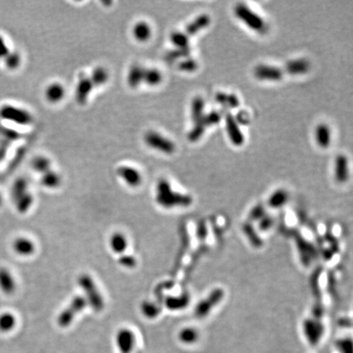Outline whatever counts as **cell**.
Here are the masks:
<instances>
[{"label": "cell", "instance_id": "6da1fadb", "mask_svg": "<svg viewBox=\"0 0 353 353\" xmlns=\"http://www.w3.org/2000/svg\"><path fill=\"white\" fill-rule=\"evenodd\" d=\"M156 200L165 209L175 207H188L192 203L190 195L175 192L166 179H160L156 186Z\"/></svg>", "mask_w": 353, "mask_h": 353}, {"label": "cell", "instance_id": "7a4b0ae2", "mask_svg": "<svg viewBox=\"0 0 353 353\" xmlns=\"http://www.w3.org/2000/svg\"><path fill=\"white\" fill-rule=\"evenodd\" d=\"M78 284L85 292L86 301L95 312H101L104 308V301L94 280L88 274H81L78 278Z\"/></svg>", "mask_w": 353, "mask_h": 353}, {"label": "cell", "instance_id": "3957f363", "mask_svg": "<svg viewBox=\"0 0 353 353\" xmlns=\"http://www.w3.org/2000/svg\"><path fill=\"white\" fill-rule=\"evenodd\" d=\"M0 119L21 126L30 125L33 122L32 115L28 110L11 104L0 106Z\"/></svg>", "mask_w": 353, "mask_h": 353}, {"label": "cell", "instance_id": "277c9868", "mask_svg": "<svg viewBox=\"0 0 353 353\" xmlns=\"http://www.w3.org/2000/svg\"><path fill=\"white\" fill-rule=\"evenodd\" d=\"M236 17L247 25L251 30L261 32L265 28V21L257 12L253 11L245 3H238L234 7Z\"/></svg>", "mask_w": 353, "mask_h": 353}, {"label": "cell", "instance_id": "5b68a950", "mask_svg": "<svg viewBox=\"0 0 353 353\" xmlns=\"http://www.w3.org/2000/svg\"><path fill=\"white\" fill-rule=\"evenodd\" d=\"M87 303V301L82 296L75 297L67 308H65L58 316L57 319L58 326L62 328L68 327L73 322L77 314L85 309Z\"/></svg>", "mask_w": 353, "mask_h": 353}, {"label": "cell", "instance_id": "8992f818", "mask_svg": "<svg viewBox=\"0 0 353 353\" xmlns=\"http://www.w3.org/2000/svg\"><path fill=\"white\" fill-rule=\"evenodd\" d=\"M303 335L311 345H317L324 335V326L320 318L312 317L306 319L303 324Z\"/></svg>", "mask_w": 353, "mask_h": 353}, {"label": "cell", "instance_id": "52a82bcc", "mask_svg": "<svg viewBox=\"0 0 353 353\" xmlns=\"http://www.w3.org/2000/svg\"><path fill=\"white\" fill-rule=\"evenodd\" d=\"M145 142L148 147L167 155L174 153L176 148L172 141L154 131H150L145 135Z\"/></svg>", "mask_w": 353, "mask_h": 353}, {"label": "cell", "instance_id": "ba28073f", "mask_svg": "<svg viewBox=\"0 0 353 353\" xmlns=\"http://www.w3.org/2000/svg\"><path fill=\"white\" fill-rule=\"evenodd\" d=\"M225 124L227 134L232 144L236 147L242 146L245 142L243 133L241 132L236 118L229 111L225 113Z\"/></svg>", "mask_w": 353, "mask_h": 353}, {"label": "cell", "instance_id": "9c48e42d", "mask_svg": "<svg viewBox=\"0 0 353 353\" xmlns=\"http://www.w3.org/2000/svg\"><path fill=\"white\" fill-rule=\"evenodd\" d=\"M135 335L129 329H120L115 336V343L120 353H132L135 347Z\"/></svg>", "mask_w": 353, "mask_h": 353}, {"label": "cell", "instance_id": "30bf717a", "mask_svg": "<svg viewBox=\"0 0 353 353\" xmlns=\"http://www.w3.org/2000/svg\"><path fill=\"white\" fill-rule=\"evenodd\" d=\"M255 76L260 81H279L282 79L283 71L269 65H259L255 69Z\"/></svg>", "mask_w": 353, "mask_h": 353}, {"label": "cell", "instance_id": "8fae6325", "mask_svg": "<svg viewBox=\"0 0 353 353\" xmlns=\"http://www.w3.org/2000/svg\"><path fill=\"white\" fill-rule=\"evenodd\" d=\"M223 296V292L219 290V289H217L213 293H212L210 296H209L206 299H204V301L202 300V302H200L198 304L197 307H195V317H198V318L206 317L209 315V312H211L212 309H213L212 305H213V303L216 304V305L218 304V302H213V301L221 299Z\"/></svg>", "mask_w": 353, "mask_h": 353}, {"label": "cell", "instance_id": "7c38bea8", "mask_svg": "<svg viewBox=\"0 0 353 353\" xmlns=\"http://www.w3.org/2000/svg\"><path fill=\"white\" fill-rule=\"evenodd\" d=\"M0 290L5 295H12L16 290V282L12 273L5 266H0Z\"/></svg>", "mask_w": 353, "mask_h": 353}, {"label": "cell", "instance_id": "4fadbf2b", "mask_svg": "<svg viewBox=\"0 0 353 353\" xmlns=\"http://www.w3.org/2000/svg\"><path fill=\"white\" fill-rule=\"evenodd\" d=\"M117 175L131 187H137L142 182V176L138 170L129 166L118 168Z\"/></svg>", "mask_w": 353, "mask_h": 353}, {"label": "cell", "instance_id": "5bb4252c", "mask_svg": "<svg viewBox=\"0 0 353 353\" xmlns=\"http://www.w3.org/2000/svg\"><path fill=\"white\" fill-rule=\"evenodd\" d=\"M12 250L19 256L28 257L35 253V246L30 239L20 236L15 239L12 242Z\"/></svg>", "mask_w": 353, "mask_h": 353}, {"label": "cell", "instance_id": "9a60e30c", "mask_svg": "<svg viewBox=\"0 0 353 353\" xmlns=\"http://www.w3.org/2000/svg\"><path fill=\"white\" fill-rule=\"evenodd\" d=\"M93 85L89 77H81L76 85V100L79 104L84 105L86 103L90 92H92Z\"/></svg>", "mask_w": 353, "mask_h": 353}, {"label": "cell", "instance_id": "2e32d148", "mask_svg": "<svg viewBox=\"0 0 353 353\" xmlns=\"http://www.w3.org/2000/svg\"><path fill=\"white\" fill-rule=\"evenodd\" d=\"M311 64L309 61L305 58H298L287 62L284 70L287 73L292 76H298L307 73L309 71Z\"/></svg>", "mask_w": 353, "mask_h": 353}, {"label": "cell", "instance_id": "e0dca14e", "mask_svg": "<svg viewBox=\"0 0 353 353\" xmlns=\"http://www.w3.org/2000/svg\"><path fill=\"white\" fill-rule=\"evenodd\" d=\"M349 160L344 155H339L335 161V178L339 182H345L349 179Z\"/></svg>", "mask_w": 353, "mask_h": 353}, {"label": "cell", "instance_id": "ac0fdd59", "mask_svg": "<svg viewBox=\"0 0 353 353\" xmlns=\"http://www.w3.org/2000/svg\"><path fill=\"white\" fill-rule=\"evenodd\" d=\"M210 16L207 14H201L187 25L186 28V34L188 36H192L197 34L199 31L206 28L210 24Z\"/></svg>", "mask_w": 353, "mask_h": 353}, {"label": "cell", "instance_id": "d6986e66", "mask_svg": "<svg viewBox=\"0 0 353 353\" xmlns=\"http://www.w3.org/2000/svg\"><path fill=\"white\" fill-rule=\"evenodd\" d=\"M164 303L168 309L173 311L184 309L189 303V295L187 294H181L176 297L170 296L164 299Z\"/></svg>", "mask_w": 353, "mask_h": 353}, {"label": "cell", "instance_id": "ffe728a7", "mask_svg": "<svg viewBox=\"0 0 353 353\" xmlns=\"http://www.w3.org/2000/svg\"><path fill=\"white\" fill-rule=\"evenodd\" d=\"M143 72L144 67H141L140 65H133L129 69L127 77V82L131 88H137L143 82Z\"/></svg>", "mask_w": 353, "mask_h": 353}, {"label": "cell", "instance_id": "44dd1931", "mask_svg": "<svg viewBox=\"0 0 353 353\" xmlns=\"http://www.w3.org/2000/svg\"><path fill=\"white\" fill-rule=\"evenodd\" d=\"M29 191V185L26 179L24 177H18L14 181L11 188V198L12 203L22 197Z\"/></svg>", "mask_w": 353, "mask_h": 353}, {"label": "cell", "instance_id": "7402d4cb", "mask_svg": "<svg viewBox=\"0 0 353 353\" xmlns=\"http://www.w3.org/2000/svg\"><path fill=\"white\" fill-rule=\"evenodd\" d=\"M316 140L319 147L326 149L330 147L331 142V133L330 127L325 124H319L316 129Z\"/></svg>", "mask_w": 353, "mask_h": 353}, {"label": "cell", "instance_id": "603a6c76", "mask_svg": "<svg viewBox=\"0 0 353 353\" xmlns=\"http://www.w3.org/2000/svg\"><path fill=\"white\" fill-rule=\"evenodd\" d=\"M111 250L118 255H122L128 247L126 236L120 232H115L110 239Z\"/></svg>", "mask_w": 353, "mask_h": 353}, {"label": "cell", "instance_id": "cb8c5ba5", "mask_svg": "<svg viewBox=\"0 0 353 353\" xmlns=\"http://www.w3.org/2000/svg\"><path fill=\"white\" fill-rule=\"evenodd\" d=\"M45 96L48 101L52 103H57L64 97V87L58 83L52 84L47 88Z\"/></svg>", "mask_w": 353, "mask_h": 353}, {"label": "cell", "instance_id": "d4e9b609", "mask_svg": "<svg viewBox=\"0 0 353 353\" xmlns=\"http://www.w3.org/2000/svg\"><path fill=\"white\" fill-rule=\"evenodd\" d=\"M215 101L222 106L231 109H236L240 106V100L238 97L232 93L219 92L215 95Z\"/></svg>", "mask_w": 353, "mask_h": 353}, {"label": "cell", "instance_id": "484cf974", "mask_svg": "<svg viewBox=\"0 0 353 353\" xmlns=\"http://www.w3.org/2000/svg\"><path fill=\"white\" fill-rule=\"evenodd\" d=\"M199 332L192 327L181 329L178 333V340L181 344L192 345L199 340Z\"/></svg>", "mask_w": 353, "mask_h": 353}, {"label": "cell", "instance_id": "4316f807", "mask_svg": "<svg viewBox=\"0 0 353 353\" xmlns=\"http://www.w3.org/2000/svg\"><path fill=\"white\" fill-rule=\"evenodd\" d=\"M16 325V318L12 312H3L0 313V332H10L15 328Z\"/></svg>", "mask_w": 353, "mask_h": 353}, {"label": "cell", "instance_id": "83f0119b", "mask_svg": "<svg viewBox=\"0 0 353 353\" xmlns=\"http://www.w3.org/2000/svg\"><path fill=\"white\" fill-rule=\"evenodd\" d=\"M133 32V35L137 40L140 42H146L150 39V37L152 35V29L147 22L140 21L134 25Z\"/></svg>", "mask_w": 353, "mask_h": 353}, {"label": "cell", "instance_id": "f1b7e54d", "mask_svg": "<svg viewBox=\"0 0 353 353\" xmlns=\"http://www.w3.org/2000/svg\"><path fill=\"white\" fill-rule=\"evenodd\" d=\"M204 100L201 96H195V98L193 99L191 102V119L194 124L200 120L204 116Z\"/></svg>", "mask_w": 353, "mask_h": 353}, {"label": "cell", "instance_id": "f546056e", "mask_svg": "<svg viewBox=\"0 0 353 353\" xmlns=\"http://www.w3.org/2000/svg\"><path fill=\"white\" fill-rule=\"evenodd\" d=\"M163 77L159 70L155 68H144L143 72V82L149 86H156L162 82Z\"/></svg>", "mask_w": 353, "mask_h": 353}, {"label": "cell", "instance_id": "4dcf8cb0", "mask_svg": "<svg viewBox=\"0 0 353 353\" xmlns=\"http://www.w3.org/2000/svg\"><path fill=\"white\" fill-rule=\"evenodd\" d=\"M41 184L48 188H57L61 184V176L53 170H48L42 175Z\"/></svg>", "mask_w": 353, "mask_h": 353}, {"label": "cell", "instance_id": "1f68e13d", "mask_svg": "<svg viewBox=\"0 0 353 353\" xmlns=\"http://www.w3.org/2000/svg\"><path fill=\"white\" fill-rule=\"evenodd\" d=\"M142 314L148 319H154L161 314V306L151 301H144L141 305Z\"/></svg>", "mask_w": 353, "mask_h": 353}, {"label": "cell", "instance_id": "d6a6232c", "mask_svg": "<svg viewBox=\"0 0 353 353\" xmlns=\"http://www.w3.org/2000/svg\"><path fill=\"white\" fill-rule=\"evenodd\" d=\"M90 80L92 81V85L94 87H98L101 86L107 82L109 79V75L106 70L103 67H96L92 71V76L89 77Z\"/></svg>", "mask_w": 353, "mask_h": 353}, {"label": "cell", "instance_id": "836d02e7", "mask_svg": "<svg viewBox=\"0 0 353 353\" xmlns=\"http://www.w3.org/2000/svg\"><path fill=\"white\" fill-rule=\"evenodd\" d=\"M5 67L9 71H15L20 67L21 63V58L20 53L16 51H10L7 57L2 60Z\"/></svg>", "mask_w": 353, "mask_h": 353}, {"label": "cell", "instance_id": "e575fe53", "mask_svg": "<svg viewBox=\"0 0 353 353\" xmlns=\"http://www.w3.org/2000/svg\"><path fill=\"white\" fill-rule=\"evenodd\" d=\"M31 166L35 172L44 175V173L51 170V162L47 157L37 156L31 162Z\"/></svg>", "mask_w": 353, "mask_h": 353}, {"label": "cell", "instance_id": "d590c367", "mask_svg": "<svg viewBox=\"0 0 353 353\" xmlns=\"http://www.w3.org/2000/svg\"><path fill=\"white\" fill-rule=\"evenodd\" d=\"M206 129V127L203 124V122L200 119V120L194 124L192 129H190V132L187 134V139L191 142H197L198 140H200V138H201Z\"/></svg>", "mask_w": 353, "mask_h": 353}, {"label": "cell", "instance_id": "8d00e7d4", "mask_svg": "<svg viewBox=\"0 0 353 353\" xmlns=\"http://www.w3.org/2000/svg\"><path fill=\"white\" fill-rule=\"evenodd\" d=\"M170 39L176 48H189V36L186 33L175 31L170 35Z\"/></svg>", "mask_w": 353, "mask_h": 353}, {"label": "cell", "instance_id": "74e56055", "mask_svg": "<svg viewBox=\"0 0 353 353\" xmlns=\"http://www.w3.org/2000/svg\"><path fill=\"white\" fill-rule=\"evenodd\" d=\"M287 200H288V194L286 191L282 189H280L271 195V197L269 199V204L273 208H277V207L283 206Z\"/></svg>", "mask_w": 353, "mask_h": 353}, {"label": "cell", "instance_id": "f35d334b", "mask_svg": "<svg viewBox=\"0 0 353 353\" xmlns=\"http://www.w3.org/2000/svg\"><path fill=\"white\" fill-rule=\"evenodd\" d=\"M190 48H175L174 50H171L165 55V59L169 62H174L176 60L180 59V58H188V56L190 54Z\"/></svg>", "mask_w": 353, "mask_h": 353}, {"label": "cell", "instance_id": "ab89813d", "mask_svg": "<svg viewBox=\"0 0 353 353\" xmlns=\"http://www.w3.org/2000/svg\"><path fill=\"white\" fill-rule=\"evenodd\" d=\"M222 116L223 115L218 110H212L208 114H204V116L202 117L201 121L205 127L208 128V127L217 125L218 123H220Z\"/></svg>", "mask_w": 353, "mask_h": 353}, {"label": "cell", "instance_id": "60d3db41", "mask_svg": "<svg viewBox=\"0 0 353 353\" xmlns=\"http://www.w3.org/2000/svg\"><path fill=\"white\" fill-rule=\"evenodd\" d=\"M178 69L184 72H193L197 69V62L192 58H184L179 62Z\"/></svg>", "mask_w": 353, "mask_h": 353}, {"label": "cell", "instance_id": "b9f144b4", "mask_svg": "<svg viewBox=\"0 0 353 353\" xmlns=\"http://www.w3.org/2000/svg\"><path fill=\"white\" fill-rule=\"evenodd\" d=\"M118 262L121 266L127 268H133L137 265V260L132 255H122Z\"/></svg>", "mask_w": 353, "mask_h": 353}, {"label": "cell", "instance_id": "7bdbcfd3", "mask_svg": "<svg viewBox=\"0 0 353 353\" xmlns=\"http://www.w3.org/2000/svg\"><path fill=\"white\" fill-rule=\"evenodd\" d=\"M337 348L340 353H353V343L351 340H341L337 344Z\"/></svg>", "mask_w": 353, "mask_h": 353}, {"label": "cell", "instance_id": "ee69618b", "mask_svg": "<svg viewBox=\"0 0 353 353\" xmlns=\"http://www.w3.org/2000/svg\"><path fill=\"white\" fill-rule=\"evenodd\" d=\"M10 48L7 46L4 37L0 35V61H2L10 53Z\"/></svg>", "mask_w": 353, "mask_h": 353}, {"label": "cell", "instance_id": "f6af8a7d", "mask_svg": "<svg viewBox=\"0 0 353 353\" xmlns=\"http://www.w3.org/2000/svg\"><path fill=\"white\" fill-rule=\"evenodd\" d=\"M9 144L7 142H4L3 144L0 146V163L4 160L5 156L7 155V151H8Z\"/></svg>", "mask_w": 353, "mask_h": 353}, {"label": "cell", "instance_id": "bcb514c9", "mask_svg": "<svg viewBox=\"0 0 353 353\" xmlns=\"http://www.w3.org/2000/svg\"><path fill=\"white\" fill-rule=\"evenodd\" d=\"M2 204H3V198H2V195L0 193V208L2 206Z\"/></svg>", "mask_w": 353, "mask_h": 353}]
</instances>
